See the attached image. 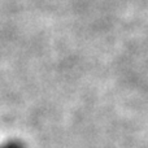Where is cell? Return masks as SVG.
I'll return each mask as SVG.
<instances>
[{
	"mask_svg": "<svg viewBox=\"0 0 148 148\" xmlns=\"http://www.w3.org/2000/svg\"><path fill=\"white\" fill-rule=\"evenodd\" d=\"M0 148H27V147H26V144L23 142L13 139V140H7L4 143H1Z\"/></svg>",
	"mask_w": 148,
	"mask_h": 148,
	"instance_id": "1",
	"label": "cell"
}]
</instances>
